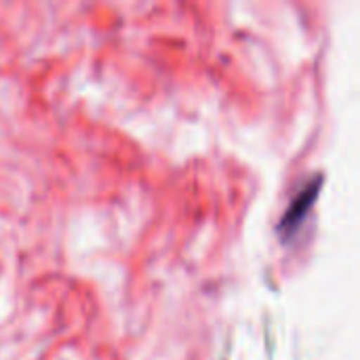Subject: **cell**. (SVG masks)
Listing matches in <instances>:
<instances>
[{"label": "cell", "instance_id": "6da1fadb", "mask_svg": "<svg viewBox=\"0 0 360 360\" xmlns=\"http://www.w3.org/2000/svg\"><path fill=\"white\" fill-rule=\"evenodd\" d=\"M323 184H325V175L319 173L310 181H306L304 188L293 196V200L289 202V207L283 213L281 221L274 228V232H276L281 243H289L297 234V230L306 224L310 211L314 209V205H316V200L321 196Z\"/></svg>", "mask_w": 360, "mask_h": 360}]
</instances>
